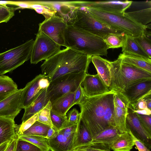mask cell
Returning <instances> with one entry per match:
<instances>
[{
	"label": "cell",
	"mask_w": 151,
	"mask_h": 151,
	"mask_svg": "<svg viewBox=\"0 0 151 151\" xmlns=\"http://www.w3.org/2000/svg\"><path fill=\"white\" fill-rule=\"evenodd\" d=\"M34 40L0 53V75L13 71L30 59Z\"/></svg>",
	"instance_id": "52a82bcc"
},
{
	"label": "cell",
	"mask_w": 151,
	"mask_h": 151,
	"mask_svg": "<svg viewBox=\"0 0 151 151\" xmlns=\"http://www.w3.org/2000/svg\"><path fill=\"white\" fill-rule=\"evenodd\" d=\"M134 144L132 137L128 132L121 134L108 145V147L114 151H130Z\"/></svg>",
	"instance_id": "603a6c76"
},
{
	"label": "cell",
	"mask_w": 151,
	"mask_h": 151,
	"mask_svg": "<svg viewBox=\"0 0 151 151\" xmlns=\"http://www.w3.org/2000/svg\"><path fill=\"white\" fill-rule=\"evenodd\" d=\"M31 2L24 1H10V4L17 6L22 8H30Z\"/></svg>",
	"instance_id": "c3c4849f"
},
{
	"label": "cell",
	"mask_w": 151,
	"mask_h": 151,
	"mask_svg": "<svg viewBox=\"0 0 151 151\" xmlns=\"http://www.w3.org/2000/svg\"><path fill=\"white\" fill-rule=\"evenodd\" d=\"M87 147L91 151H111L106 147L99 144H92L91 146Z\"/></svg>",
	"instance_id": "bcb514c9"
},
{
	"label": "cell",
	"mask_w": 151,
	"mask_h": 151,
	"mask_svg": "<svg viewBox=\"0 0 151 151\" xmlns=\"http://www.w3.org/2000/svg\"><path fill=\"white\" fill-rule=\"evenodd\" d=\"M70 24L73 26L104 39L111 33L122 32L100 20L85 8L77 6L70 14Z\"/></svg>",
	"instance_id": "8992f818"
},
{
	"label": "cell",
	"mask_w": 151,
	"mask_h": 151,
	"mask_svg": "<svg viewBox=\"0 0 151 151\" xmlns=\"http://www.w3.org/2000/svg\"><path fill=\"white\" fill-rule=\"evenodd\" d=\"M71 151H91L87 146L80 147L71 150Z\"/></svg>",
	"instance_id": "f5cc1de1"
},
{
	"label": "cell",
	"mask_w": 151,
	"mask_h": 151,
	"mask_svg": "<svg viewBox=\"0 0 151 151\" xmlns=\"http://www.w3.org/2000/svg\"><path fill=\"white\" fill-rule=\"evenodd\" d=\"M92 141L91 135L81 121L80 116L74 136L72 150L80 147L91 146Z\"/></svg>",
	"instance_id": "e0dca14e"
},
{
	"label": "cell",
	"mask_w": 151,
	"mask_h": 151,
	"mask_svg": "<svg viewBox=\"0 0 151 151\" xmlns=\"http://www.w3.org/2000/svg\"><path fill=\"white\" fill-rule=\"evenodd\" d=\"M80 116V113L78 110L76 108H73L69 111L68 114V123L72 125L76 124Z\"/></svg>",
	"instance_id": "7bdbcfd3"
},
{
	"label": "cell",
	"mask_w": 151,
	"mask_h": 151,
	"mask_svg": "<svg viewBox=\"0 0 151 151\" xmlns=\"http://www.w3.org/2000/svg\"><path fill=\"white\" fill-rule=\"evenodd\" d=\"M132 2V1L128 0L81 1L78 2L77 6L88 7L108 12H124Z\"/></svg>",
	"instance_id": "9a60e30c"
},
{
	"label": "cell",
	"mask_w": 151,
	"mask_h": 151,
	"mask_svg": "<svg viewBox=\"0 0 151 151\" xmlns=\"http://www.w3.org/2000/svg\"><path fill=\"white\" fill-rule=\"evenodd\" d=\"M151 95H149L144 99H145L147 106V108L150 109H151Z\"/></svg>",
	"instance_id": "816d5d0a"
},
{
	"label": "cell",
	"mask_w": 151,
	"mask_h": 151,
	"mask_svg": "<svg viewBox=\"0 0 151 151\" xmlns=\"http://www.w3.org/2000/svg\"><path fill=\"white\" fill-rule=\"evenodd\" d=\"M121 134L115 127H109L99 133L93 139L92 143L103 145L108 147V145Z\"/></svg>",
	"instance_id": "cb8c5ba5"
},
{
	"label": "cell",
	"mask_w": 151,
	"mask_h": 151,
	"mask_svg": "<svg viewBox=\"0 0 151 151\" xmlns=\"http://www.w3.org/2000/svg\"><path fill=\"white\" fill-rule=\"evenodd\" d=\"M18 137L0 145V151H15Z\"/></svg>",
	"instance_id": "b9f144b4"
},
{
	"label": "cell",
	"mask_w": 151,
	"mask_h": 151,
	"mask_svg": "<svg viewBox=\"0 0 151 151\" xmlns=\"http://www.w3.org/2000/svg\"><path fill=\"white\" fill-rule=\"evenodd\" d=\"M120 93L129 105L151 95V79L139 82L127 87Z\"/></svg>",
	"instance_id": "5bb4252c"
},
{
	"label": "cell",
	"mask_w": 151,
	"mask_h": 151,
	"mask_svg": "<svg viewBox=\"0 0 151 151\" xmlns=\"http://www.w3.org/2000/svg\"><path fill=\"white\" fill-rule=\"evenodd\" d=\"M149 35L147 32L134 38L144 51L151 58V40L148 37Z\"/></svg>",
	"instance_id": "836d02e7"
},
{
	"label": "cell",
	"mask_w": 151,
	"mask_h": 151,
	"mask_svg": "<svg viewBox=\"0 0 151 151\" xmlns=\"http://www.w3.org/2000/svg\"><path fill=\"white\" fill-rule=\"evenodd\" d=\"M130 108L133 112L138 114L147 115H151V110L148 108L138 110H134L131 108Z\"/></svg>",
	"instance_id": "f907efd6"
},
{
	"label": "cell",
	"mask_w": 151,
	"mask_h": 151,
	"mask_svg": "<svg viewBox=\"0 0 151 151\" xmlns=\"http://www.w3.org/2000/svg\"><path fill=\"white\" fill-rule=\"evenodd\" d=\"M83 93L82 87L80 85L75 93L74 104V105L78 104Z\"/></svg>",
	"instance_id": "7dc6e473"
},
{
	"label": "cell",
	"mask_w": 151,
	"mask_h": 151,
	"mask_svg": "<svg viewBox=\"0 0 151 151\" xmlns=\"http://www.w3.org/2000/svg\"><path fill=\"white\" fill-rule=\"evenodd\" d=\"M50 82L44 75L40 74L27 83L22 89L21 106L24 109L29 106L40 93L47 88Z\"/></svg>",
	"instance_id": "8fae6325"
},
{
	"label": "cell",
	"mask_w": 151,
	"mask_h": 151,
	"mask_svg": "<svg viewBox=\"0 0 151 151\" xmlns=\"http://www.w3.org/2000/svg\"><path fill=\"white\" fill-rule=\"evenodd\" d=\"M15 9L0 4V23L7 22L14 15Z\"/></svg>",
	"instance_id": "8d00e7d4"
},
{
	"label": "cell",
	"mask_w": 151,
	"mask_h": 151,
	"mask_svg": "<svg viewBox=\"0 0 151 151\" xmlns=\"http://www.w3.org/2000/svg\"><path fill=\"white\" fill-rule=\"evenodd\" d=\"M17 137L19 139L27 141L35 145L42 151L50 150L47 139L43 137L25 135H21Z\"/></svg>",
	"instance_id": "4dcf8cb0"
},
{
	"label": "cell",
	"mask_w": 151,
	"mask_h": 151,
	"mask_svg": "<svg viewBox=\"0 0 151 151\" xmlns=\"http://www.w3.org/2000/svg\"><path fill=\"white\" fill-rule=\"evenodd\" d=\"M82 7L103 22L127 35L135 37L147 32V26H143L137 23L126 12H113L88 7Z\"/></svg>",
	"instance_id": "5b68a950"
},
{
	"label": "cell",
	"mask_w": 151,
	"mask_h": 151,
	"mask_svg": "<svg viewBox=\"0 0 151 151\" xmlns=\"http://www.w3.org/2000/svg\"><path fill=\"white\" fill-rule=\"evenodd\" d=\"M128 110L126 119V128L136 138L151 148V134L144 127L136 113Z\"/></svg>",
	"instance_id": "4fadbf2b"
},
{
	"label": "cell",
	"mask_w": 151,
	"mask_h": 151,
	"mask_svg": "<svg viewBox=\"0 0 151 151\" xmlns=\"http://www.w3.org/2000/svg\"><path fill=\"white\" fill-rule=\"evenodd\" d=\"M91 57L66 47L45 60L40 66L42 74L50 82L68 73L87 72Z\"/></svg>",
	"instance_id": "7a4b0ae2"
},
{
	"label": "cell",
	"mask_w": 151,
	"mask_h": 151,
	"mask_svg": "<svg viewBox=\"0 0 151 151\" xmlns=\"http://www.w3.org/2000/svg\"><path fill=\"white\" fill-rule=\"evenodd\" d=\"M15 151H42L35 145L24 140L17 139Z\"/></svg>",
	"instance_id": "74e56055"
},
{
	"label": "cell",
	"mask_w": 151,
	"mask_h": 151,
	"mask_svg": "<svg viewBox=\"0 0 151 151\" xmlns=\"http://www.w3.org/2000/svg\"></svg>",
	"instance_id": "9f6ffc18"
},
{
	"label": "cell",
	"mask_w": 151,
	"mask_h": 151,
	"mask_svg": "<svg viewBox=\"0 0 151 151\" xmlns=\"http://www.w3.org/2000/svg\"><path fill=\"white\" fill-rule=\"evenodd\" d=\"M75 93H70L51 102V111L61 116H67L68 110L74 105Z\"/></svg>",
	"instance_id": "44dd1931"
},
{
	"label": "cell",
	"mask_w": 151,
	"mask_h": 151,
	"mask_svg": "<svg viewBox=\"0 0 151 151\" xmlns=\"http://www.w3.org/2000/svg\"><path fill=\"white\" fill-rule=\"evenodd\" d=\"M77 124L72 125L68 122L67 125L59 132L68 138L74 137L76 128Z\"/></svg>",
	"instance_id": "ab89813d"
},
{
	"label": "cell",
	"mask_w": 151,
	"mask_h": 151,
	"mask_svg": "<svg viewBox=\"0 0 151 151\" xmlns=\"http://www.w3.org/2000/svg\"><path fill=\"white\" fill-rule=\"evenodd\" d=\"M16 125L14 120L0 117V145L18 137Z\"/></svg>",
	"instance_id": "ffe728a7"
},
{
	"label": "cell",
	"mask_w": 151,
	"mask_h": 151,
	"mask_svg": "<svg viewBox=\"0 0 151 151\" xmlns=\"http://www.w3.org/2000/svg\"><path fill=\"white\" fill-rule=\"evenodd\" d=\"M125 39V34L120 33H111L108 34L103 40L108 49L122 47Z\"/></svg>",
	"instance_id": "f546056e"
},
{
	"label": "cell",
	"mask_w": 151,
	"mask_h": 151,
	"mask_svg": "<svg viewBox=\"0 0 151 151\" xmlns=\"http://www.w3.org/2000/svg\"><path fill=\"white\" fill-rule=\"evenodd\" d=\"M114 101L116 105L123 110L128 111L129 104L120 93L116 92L114 95Z\"/></svg>",
	"instance_id": "f35d334b"
},
{
	"label": "cell",
	"mask_w": 151,
	"mask_h": 151,
	"mask_svg": "<svg viewBox=\"0 0 151 151\" xmlns=\"http://www.w3.org/2000/svg\"><path fill=\"white\" fill-rule=\"evenodd\" d=\"M129 133L132 137L134 145H135L139 151H150V149L142 142L136 138L129 131Z\"/></svg>",
	"instance_id": "ee69618b"
},
{
	"label": "cell",
	"mask_w": 151,
	"mask_h": 151,
	"mask_svg": "<svg viewBox=\"0 0 151 151\" xmlns=\"http://www.w3.org/2000/svg\"><path fill=\"white\" fill-rule=\"evenodd\" d=\"M38 119V113L19 125L16 124V132L17 136L22 135L23 133L30 127Z\"/></svg>",
	"instance_id": "d590c367"
},
{
	"label": "cell",
	"mask_w": 151,
	"mask_h": 151,
	"mask_svg": "<svg viewBox=\"0 0 151 151\" xmlns=\"http://www.w3.org/2000/svg\"><path fill=\"white\" fill-rule=\"evenodd\" d=\"M84 93L88 97L99 95L111 90L103 81L98 74H86L81 83Z\"/></svg>",
	"instance_id": "2e32d148"
},
{
	"label": "cell",
	"mask_w": 151,
	"mask_h": 151,
	"mask_svg": "<svg viewBox=\"0 0 151 151\" xmlns=\"http://www.w3.org/2000/svg\"><path fill=\"white\" fill-rule=\"evenodd\" d=\"M66 47L92 57L106 56L107 47L103 39L68 24L64 35Z\"/></svg>",
	"instance_id": "3957f363"
},
{
	"label": "cell",
	"mask_w": 151,
	"mask_h": 151,
	"mask_svg": "<svg viewBox=\"0 0 151 151\" xmlns=\"http://www.w3.org/2000/svg\"><path fill=\"white\" fill-rule=\"evenodd\" d=\"M122 51V53L125 55L151 59L136 42L134 37L126 34Z\"/></svg>",
	"instance_id": "7402d4cb"
},
{
	"label": "cell",
	"mask_w": 151,
	"mask_h": 151,
	"mask_svg": "<svg viewBox=\"0 0 151 151\" xmlns=\"http://www.w3.org/2000/svg\"><path fill=\"white\" fill-rule=\"evenodd\" d=\"M87 72L69 73L50 82L47 95L51 102L70 93H75L81 83Z\"/></svg>",
	"instance_id": "ba28073f"
},
{
	"label": "cell",
	"mask_w": 151,
	"mask_h": 151,
	"mask_svg": "<svg viewBox=\"0 0 151 151\" xmlns=\"http://www.w3.org/2000/svg\"><path fill=\"white\" fill-rule=\"evenodd\" d=\"M137 114L143 126L151 134V116Z\"/></svg>",
	"instance_id": "60d3db41"
},
{
	"label": "cell",
	"mask_w": 151,
	"mask_h": 151,
	"mask_svg": "<svg viewBox=\"0 0 151 151\" xmlns=\"http://www.w3.org/2000/svg\"><path fill=\"white\" fill-rule=\"evenodd\" d=\"M126 13L132 19L142 25L146 26L151 21V7Z\"/></svg>",
	"instance_id": "83f0119b"
},
{
	"label": "cell",
	"mask_w": 151,
	"mask_h": 151,
	"mask_svg": "<svg viewBox=\"0 0 151 151\" xmlns=\"http://www.w3.org/2000/svg\"><path fill=\"white\" fill-rule=\"evenodd\" d=\"M50 101L47 93V88L44 90L37 98L27 107L24 108V112L22 119L24 122L38 113Z\"/></svg>",
	"instance_id": "d6986e66"
},
{
	"label": "cell",
	"mask_w": 151,
	"mask_h": 151,
	"mask_svg": "<svg viewBox=\"0 0 151 151\" xmlns=\"http://www.w3.org/2000/svg\"><path fill=\"white\" fill-rule=\"evenodd\" d=\"M59 131L53 127H50L48 131L46 136L45 137L47 139H51L55 138L58 134Z\"/></svg>",
	"instance_id": "681fc988"
},
{
	"label": "cell",
	"mask_w": 151,
	"mask_h": 151,
	"mask_svg": "<svg viewBox=\"0 0 151 151\" xmlns=\"http://www.w3.org/2000/svg\"><path fill=\"white\" fill-rule=\"evenodd\" d=\"M10 95V94L0 96V101H2L4 99H5V98H6V97H7L8 96H9Z\"/></svg>",
	"instance_id": "db71d44e"
},
{
	"label": "cell",
	"mask_w": 151,
	"mask_h": 151,
	"mask_svg": "<svg viewBox=\"0 0 151 151\" xmlns=\"http://www.w3.org/2000/svg\"><path fill=\"white\" fill-rule=\"evenodd\" d=\"M111 90L103 94L88 97L83 93L79 103L80 117L93 139L101 132L110 127H115L114 95Z\"/></svg>",
	"instance_id": "6da1fadb"
},
{
	"label": "cell",
	"mask_w": 151,
	"mask_h": 151,
	"mask_svg": "<svg viewBox=\"0 0 151 151\" xmlns=\"http://www.w3.org/2000/svg\"><path fill=\"white\" fill-rule=\"evenodd\" d=\"M124 63L151 73V59H146L121 53L119 56Z\"/></svg>",
	"instance_id": "484cf974"
},
{
	"label": "cell",
	"mask_w": 151,
	"mask_h": 151,
	"mask_svg": "<svg viewBox=\"0 0 151 151\" xmlns=\"http://www.w3.org/2000/svg\"><path fill=\"white\" fill-rule=\"evenodd\" d=\"M73 137L68 138L59 132L57 136L51 139H47L51 151H70L72 150Z\"/></svg>",
	"instance_id": "d4e9b609"
},
{
	"label": "cell",
	"mask_w": 151,
	"mask_h": 151,
	"mask_svg": "<svg viewBox=\"0 0 151 151\" xmlns=\"http://www.w3.org/2000/svg\"><path fill=\"white\" fill-rule=\"evenodd\" d=\"M61 46L43 33L38 31L32 47L30 57L31 64L45 60L61 50Z\"/></svg>",
	"instance_id": "9c48e42d"
},
{
	"label": "cell",
	"mask_w": 151,
	"mask_h": 151,
	"mask_svg": "<svg viewBox=\"0 0 151 151\" xmlns=\"http://www.w3.org/2000/svg\"></svg>",
	"instance_id": "11a10c76"
},
{
	"label": "cell",
	"mask_w": 151,
	"mask_h": 151,
	"mask_svg": "<svg viewBox=\"0 0 151 151\" xmlns=\"http://www.w3.org/2000/svg\"><path fill=\"white\" fill-rule=\"evenodd\" d=\"M110 90L120 93L136 83L151 79V73L123 62L118 58L109 62Z\"/></svg>",
	"instance_id": "277c9868"
},
{
	"label": "cell",
	"mask_w": 151,
	"mask_h": 151,
	"mask_svg": "<svg viewBox=\"0 0 151 151\" xmlns=\"http://www.w3.org/2000/svg\"><path fill=\"white\" fill-rule=\"evenodd\" d=\"M18 90L17 84L12 78L0 75V96L10 94Z\"/></svg>",
	"instance_id": "f1b7e54d"
},
{
	"label": "cell",
	"mask_w": 151,
	"mask_h": 151,
	"mask_svg": "<svg viewBox=\"0 0 151 151\" xmlns=\"http://www.w3.org/2000/svg\"><path fill=\"white\" fill-rule=\"evenodd\" d=\"M114 119L115 127L121 134L125 132H129L126 126V119L128 111L121 108L114 102Z\"/></svg>",
	"instance_id": "4316f807"
},
{
	"label": "cell",
	"mask_w": 151,
	"mask_h": 151,
	"mask_svg": "<svg viewBox=\"0 0 151 151\" xmlns=\"http://www.w3.org/2000/svg\"><path fill=\"white\" fill-rule=\"evenodd\" d=\"M134 110H141L147 108L146 102L144 98L136 103L129 105Z\"/></svg>",
	"instance_id": "f6af8a7d"
},
{
	"label": "cell",
	"mask_w": 151,
	"mask_h": 151,
	"mask_svg": "<svg viewBox=\"0 0 151 151\" xmlns=\"http://www.w3.org/2000/svg\"><path fill=\"white\" fill-rule=\"evenodd\" d=\"M91 61L94 66L97 74L104 84L109 88L111 82L110 61L99 55H94L91 57Z\"/></svg>",
	"instance_id": "ac0fdd59"
},
{
	"label": "cell",
	"mask_w": 151,
	"mask_h": 151,
	"mask_svg": "<svg viewBox=\"0 0 151 151\" xmlns=\"http://www.w3.org/2000/svg\"><path fill=\"white\" fill-rule=\"evenodd\" d=\"M22 89H18L0 101V117L14 120L22 109L21 99Z\"/></svg>",
	"instance_id": "7c38bea8"
},
{
	"label": "cell",
	"mask_w": 151,
	"mask_h": 151,
	"mask_svg": "<svg viewBox=\"0 0 151 151\" xmlns=\"http://www.w3.org/2000/svg\"><path fill=\"white\" fill-rule=\"evenodd\" d=\"M51 118L53 127L58 131L65 127L68 123L67 116L59 115L51 110Z\"/></svg>",
	"instance_id": "e575fe53"
},
{
	"label": "cell",
	"mask_w": 151,
	"mask_h": 151,
	"mask_svg": "<svg viewBox=\"0 0 151 151\" xmlns=\"http://www.w3.org/2000/svg\"><path fill=\"white\" fill-rule=\"evenodd\" d=\"M68 25L62 17L54 14L39 24L38 31L43 33L60 46L65 47L64 35Z\"/></svg>",
	"instance_id": "30bf717a"
},
{
	"label": "cell",
	"mask_w": 151,
	"mask_h": 151,
	"mask_svg": "<svg viewBox=\"0 0 151 151\" xmlns=\"http://www.w3.org/2000/svg\"><path fill=\"white\" fill-rule=\"evenodd\" d=\"M50 127L37 121L22 135L38 136L45 138Z\"/></svg>",
	"instance_id": "1f68e13d"
},
{
	"label": "cell",
	"mask_w": 151,
	"mask_h": 151,
	"mask_svg": "<svg viewBox=\"0 0 151 151\" xmlns=\"http://www.w3.org/2000/svg\"><path fill=\"white\" fill-rule=\"evenodd\" d=\"M51 108V103L49 101L46 105L38 113L37 121L51 127H53L50 115Z\"/></svg>",
	"instance_id": "d6a6232c"
}]
</instances>
